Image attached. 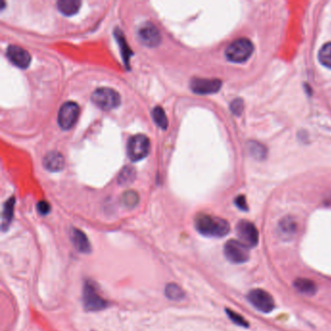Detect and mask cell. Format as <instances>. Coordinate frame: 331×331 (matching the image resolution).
<instances>
[{"label": "cell", "instance_id": "cell-28", "mask_svg": "<svg viewBox=\"0 0 331 331\" xmlns=\"http://www.w3.org/2000/svg\"><path fill=\"white\" fill-rule=\"evenodd\" d=\"M235 203L236 205L238 206L241 210H248V206H247V202H246V198L243 196H240V197H237L236 200H235Z\"/></svg>", "mask_w": 331, "mask_h": 331}, {"label": "cell", "instance_id": "cell-4", "mask_svg": "<svg viewBox=\"0 0 331 331\" xmlns=\"http://www.w3.org/2000/svg\"><path fill=\"white\" fill-rule=\"evenodd\" d=\"M150 148V140L146 135H134L127 143V155L131 161H141L149 154Z\"/></svg>", "mask_w": 331, "mask_h": 331}, {"label": "cell", "instance_id": "cell-27", "mask_svg": "<svg viewBox=\"0 0 331 331\" xmlns=\"http://www.w3.org/2000/svg\"><path fill=\"white\" fill-rule=\"evenodd\" d=\"M231 110L235 114H240L243 110V103L240 99H235L231 104Z\"/></svg>", "mask_w": 331, "mask_h": 331}, {"label": "cell", "instance_id": "cell-8", "mask_svg": "<svg viewBox=\"0 0 331 331\" xmlns=\"http://www.w3.org/2000/svg\"><path fill=\"white\" fill-rule=\"evenodd\" d=\"M80 109L77 103L68 101L65 102L60 109L57 122L63 129H69L75 125L78 120Z\"/></svg>", "mask_w": 331, "mask_h": 331}, {"label": "cell", "instance_id": "cell-20", "mask_svg": "<svg viewBox=\"0 0 331 331\" xmlns=\"http://www.w3.org/2000/svg\"><path fill=\"white\" fill-rule=\"evenodd\" d=\"M152 116L154 123L160 126L161 128H162V129L167 128L168 119H167V116L165 114V111L161 106H157V107L152 109Z\"/></svg>", "mask_w": 331, "mask_h": 331}, {"label": "cell", "instance_id": "cell-26", "mask_svg": "<svg viewBox=\"0 0 331 331\" xmlns=\"http://www.w3.org/2000/svg\"><path fill=\"white\" fill-rule=\"evenodd\" d=\"M37 210L41 215H47L51 211V205L47 201H40L37 204Z\"/></svg>", "mask_w": 331, "mask_h": 331}, {"label": "cell", "instance_id": "cell-5", "mask_svg": "<svg viewBox=\"0 0 331 331\" xmlns=\"http://www.w3.org/2000/svg\"><path fill=\"white\" fill-rule=\"evenodd\" d=\"M83 304L87 311L95 312L105 309L108 306V302L103 297L99 296L93 284L87 282L85 283L83 289Z\"/></svg>", "mask_w": 331, "mask_h": 331}, {"label": "cell", "instance_id": "cell-1", "mask_svg": "<svg viewBox=\"0 0 331 331\" xmlns=\"http://www.w3.org/2000/svg\"><path fill=\"white\" fill-rule=\"evenodd\" d=\"M197 231L208 237H223L230 230L229 224L222 218L201 214L196 219Z\"/></svg>", "mask_w": 331, "mask_h": 331}, {"label": "cell", "instance_id": "cell-7", "mask_svg": "<svg viewBox=\"0 0 331 331\" xmlns=\"http://www.w3.org/2000/svg\"><path fill=\"white\" fill-rule=\"evenodd\" d=\"M248 299L256 309L262 313H270L275 308L273 297L267 291L260 288L251 290L248 295Z\"/></svg>", "mask_w": 331, "mask_h": 331}, {"label": "cell", "instance_id": "cell-13", "mask_svg": "<svg viewBox=\"0 0 331 331\" xmlns=\"http://www.w3.org/2000/svg\"><path fill=\"white\" fill-rule=\"evenodd\" d=\"M43 163L46 169L51 172H59L64 168L65 161L61 152L53 151L46 154Z\"/></svg>", "mask_w": 331, "mask_h": 331}, {"label": "cell", "instance_id": "cell-18", "mask_svg": "<svg viewBox=\"0 0 331 331\" xmlns=\"http://www.w3.org/2000/svg\"><path fill=\"white\" fill-rule=\"evenodd\" d=\"M115 36H116V41L119 42V45L121 47V51H122V54L124 57V62L126 63V65L129 63V57L131 56V51L128 48V45L126 43V37L122 33V31L116 28L115 31Z\"/></svg>", "mask_w": 331, "mask_h": 331}, {"label": "cell", "instance_id": "cell-22", "mask_svg": "<svg viewBox=\"0 0 331 331\" xmlns=\"http://www.w3.org/2000/svg\"><path fill=\"white\" fill-rule=\"evenodd\" d=\"M320 62L326 67L331 68V42L322 46L319 52Z\"/></svg>", "mask_w": 331, "mask_h": 331}, {"label": "cell", "instance_id": "cell-23", "mask_svg": "<svg viewBox=\"0 0 331 331\" xmlns=\"http://www.w3.org/2000/svg\"><path fill=\"white\" fill-rule=\"evenodd\" d=\"M138 201H139V197L133 190L126 191L122 197L123 204L126 207H129V208H132V207L137 205Z\"/></svg>", "mask_w": 331, "mask_h": 331}, {"label": "cell", "instance_id": "cell-24", "mask_svg": "<svg viewBox=\"0 0 331 331\" xmlns=\"http://www.w3.org/2000/svg\"><path fill=\"white\" fill-rule=\"evenodd\" d=\"M226 313H227V316L228 318L232 321L235 324L239 325V326H243V327H248L249 326V323L248 322L242 317L240 314L235 313L233 312L231 310H226Z\"/></svg>", "mask_w": 331, "mask_h": 331}, {"label": "cell", "instance_id": "cell-3", "mask_svg": "<svg viewBox=\"0 0 331 331\" xmlns=\"http://www.w3.org/2000/svg\"><path fill=\"white\" fill-rule=\"evenodd\" d=\"M91 101L100 109L109 111L121 104V96L113 89L100 88L92 93Z\"/></svg>", "mask_w": 331, "mask_h": 331}, {"label": "cell", "instance_id": "cell-25", "mask_svg": "<svg viewBox=\"0 0 331 331\" xmlns=\"http://www.w3.org/2000/svg\"><path fill=\"white\" fill-rule=\"evenodd\" d=\"M296 224L293 221H283V223L281 224V231L283 232L284 235H293L294 232L296 231Z\"/></svg>", "mask_w": 331, "mask_h": 331}, {"label": "cell", "instance_id": "cell-14", "mask_svg": "<svg viewBox=\"0 0 331 331\" xmlns=\"http://www.w3.org/2000/svg\"><path fill=\"white\" fill-rule=\"evenodd\" d=\"M72 242L77 251L82 254H89L91 251L90 243L87 235L80 229L74 228L72 231Z\"/></svg>", "mask_w": 331, "mask_h": 331}, {"label": "cell", "instance_id": "cell-11", "mask_svg": "<svg viewBox=\"0 0 331 331\" xmlns=\"http://www.w3.org/2000/svg\"><path fill=\"white\" fill-rule=\"evenodd\" d=\"M138 37L140 41L147 47L153 48L160 45L161 36L159 29L151 23H146L138 30Z\"/></svg>", "mask_w": 331, "mask_h": 331}, {"label": "cell", "instance_id": "cell-10", "mask_svg": "<svg viewBox=\"0 0 331 331\" xmlns=\"http://www.w3.org/2000/svg\"><path fill=\"white\" fill-rule=\"evenodd\" d=\"M222 87V81L219 79L194 78L190 82V89L197 94H211L219 91Z\"/></svg>", "mask_w": 331, "mask_h": 331}, {"label": "cell", "instance_id": "cell-9", "mask_svg": "<svg viewBox=\"0 0 331 331\" xmlns=\"http://www.w3.org/2000/svg\"><path fill=\"white\" fill-rule=\"evenodd\" d=\"M237 233L239 236V241L245 246L256 247L259 244V231L256 225L248 221H241L237 225Z\"/></svg>", "mask_w": 331, "mask_h": 331}, {"label": "cell", "instance_id": "cell-2", "mask_svg": "<svg viewBox=\"0 0 331 331\" xmlns=\"http://www.w3.org/2000/svg\"><path fill=\"white\" fill-rule=\"evenodd\" d=\"M254 52V44L247 38H239L233 41L225 50V55L232 63H244Z\"/></svg>", "mask_w": 331, "mask_h": 331}, {"label": "cell", "instance_id": "cell-6", "mask_svg": "<svg viewBox=\"0 0 331 331\" xmlns=\"http://www.w3.org/2000/svg\"><path fill=\"white\" fill-rule=\"evenodd\" d=\"M224 251L225 258L235 264L245 263L250 258L248 247L237 240L226 242Z\"/></svg>", "mask_w": 331, "mask_h": 331}, {"label": "cell", "instance_id": "cell-16", "mask_svg": "<svg viewBox=\"0 0 331 331\" xmlns=\"http://www.w3.org/2000/svg\"><path fill=\"white\" fill-rule=\"evenodd\" d=\"M294 285L299 293L306 295V296H313L317 291L316 283L310 279L298 278L295 281Z\"/></svg>", "mask_w": 331, "mask_h": 331}, {"label": "cell", "instance_id": "cell-15", "mask_svg": "<svg viewBox=\"0 0 331 331\" xmlns=\"http://www.w3.org/2000/svg\"><path fill=\"white\" fill-rule=\"evenodd\" d=\"M61 13L65 16H73L80 10L81 1L79 0H60L56 3Z\"/></svg>", "mask_w": 331, "mask_h": 331}, {"label": "cell", "instance_id": "cell-21", "mask_svg": "<svg viewBox=\"0 0 331 331\" xmlns=\"http://www.w3.org/2000/svg\"><path fill=\"white\" fill-rule=\"evenodd\" d=\"M135 179V170L134 168L126 166L123 170L121 171V173L119 174L118 177V182L120 185L126 186V185H129L131 184Z\"/></svg>", "mask_w": 331, "mask_h": 331}, {"label": "cell", "instance_id": "cell-19", "mask_svg": "<svg viewBox=\"0 0 331 331\" xmlns=\"http://www.w3.org/2000/svg\"><path fill=\"white\" fill-rule=\"evenodd\" d=\"M165 296L170 300L179 301L185 298V291L181 286L176 284H168L165 287Z\"/></svg>", "mask_w": 331, "mask_h": 331}, {"label": "cell", "instance_id": "cell-17", "mask_svg": "<svg viewBox=\"0 0 331 331\" xmlns=\"http://www.w3.org/2000/svg\"><path fill=\"white\" fill-rule=\"evenodd\" d=\"M14 205H15L14 197H11L4 204L3 213H2V230H6L9 227L14 215Z\"/></svg>", "mask_w": 331, "mask_h": 331}, {"label": "cell", "instance_id": "cell-12", "mask_svg": "<svg viewBox=\"0 0 331 331\" xmlns=\"http://www.w3.org/2000/svg\"><path fill=\"white\" fill-rule=\"evenodd\" d=\"M7 59L18 68L26 69L31 63V56L27 50L16 45H10L6 50Z\"/></svg>", "mask_w": 331, "mask_h": 331}]
</instances>
